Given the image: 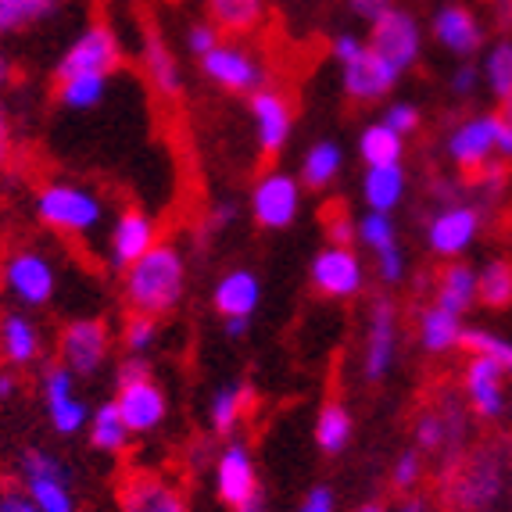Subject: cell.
<instances>
[{
	"label": "cell",
	"mask_w": 512,
	"mask_h": 512,
	"mask_svg": "<svg viewBox=\"0 0 512 512\" xmlns=\"http://www.w3.org/2000/svg\"><path fill=\"white\" fill-rule=\"evenodd\" d=\"M183 287H187V262L172 244H154L144 258L129 265L126 280H122L129 308L154 319L180 305Z\"/></svg>",
	"instance_id": "6da1fadb"
},
{
	"label": "cell",
	"mask_w": 512,
	"mask_h": 512,
	"mask_svg": "<svg viewBox=\"0 0 512 512\" xmlns=\"http://www.w3.org/2000/svg\"><path fill=\"white\" fill-rule=\"evenodd\" d=\"M36 219L61 237H86L104 222V201L79 183H43L36 190Z\"/></svg>",
	"instance_id": "7a4b0ae2"
},
{
	"label": "cell",
	"mask_w": 512,
	"mask_h": 512,
	"mask_svg": "<svg viewBox=\"0 0 512 512\" xmlns=\"http://www.w3.org/2000/svg\"><path fill=\"white\" fill-rule=\"evenodd\" d=\"M0 291L22 308H43L58 291V269L43 251L11 248L0 255Z\"/></svg>",
	"instance_id": "3957f363"
},
{
	"label": "cell",
	"mask_w": 512,
	"mask_h": 512,
	"mask_svg": "<svg viewBox=\"0 0 512 512\" xmlns=\"http://www.w3.org/2000/svg\"><path fill=\"white\" fill-rule=\"evenodd\" d=\"M18 487L40 512H76V495L65 462L43 448H26L18 459Z\"/></svg>",
	"instance_id": "277c9868"
},
{
	"label": "cell",
	"mask_w": 512,
	"mask_h": 512,
	"mask_svg": "<svg viewBox=\"0 0 512 512\" xmlns=\"http://www.w3.org/2000/svg\"><path fill=\"white\" fill-rule=\"evenodd\" d=\"M119 61H122L119 36L111 33L104 22H94V26H86L83 33L72 40L69 51L61 54L54 76L58 79H65V76H111V72L119 69Z\"/></svg>",
	"instance_id": "5b68a950"
},
{
	"label": "cell",
	"mask_w": 512,
	"mask_h": 512,
	"mask_svg": "<svg viewBox=\"0 0 512 512\" xmlns=\"http://www.w3.org/2000/svg\"><path fill=\"white\" fill-rule=\"evenodd\" d=\"M40 398H43V409H47V419H51V427L58 430L61 437H76L79 430H86V423H90V405L79 398L76 376L61 366V362L43 366Z\"/></svg>",
	"instance_id": "8992f818"
},
{
	"label": "cell",
	"mask_w": 512,
	"mask_h": 512,
	"mask_svg": "<svg viewBox=\"0 0 512 512\" xmlns=\"http://www.w3.org/2000/svg\"><path fill=\"white\" fill-rule=\"evenodd\" d=\"M111 355V330L101 319H72L58 337V362L72 376H94Z\"/></svg>",
	"instance_id": "52a82bcc"
},
{
	"label": "cell",
	"mask_w": 512,
	"mask_h": 512,
	"mask_svg": "<svg viewBox=\"0 0 512 512\" xmlns=\"http://www.w3.org/2000/svg\"><path fill=\"white\" fill-rule=\"evenodd\" d=\"M373 33H369V51H376L384 61H391L394 69L405 72L416 65L419 51H423V29H419V22L409 15L405 8H387L384 15L376 18Z\"/></svg>",
	"instance_id": "ba28073f"
},
{
	"label": "cell",
	"mask_w": 512,
	"mask_h": 512,
	"mask_svg": "<svg viewBox=\"0 0 512 512\" xmlns=\"http://www.w3.org/2000/svg\"><path fill=\"white\" fill-rule=\"evenodd\" d=\"M301 212V180L291 172H265L251 190V215L262 230H287Z\"/></svg>",
	"instance_id": "9c48e42d"
},
{
	"label": "cell",
	"mask_w": 512,
	"mask_h": 512,
	"mask_svg": "<svg viewBox=\"0 0 512 512\" xmlns=\"http://www.w3.org/2000/svg\"><path fill=\"white\" fill-rule=\"evenodd\" d=\"M201 69L215 86L230 90V94H255L265 86V69L258 65V58L240 47V43H219L201 58Z\"/></svg>",
	"instance_id": "30bf717a"
},
{
	"label": "cell",
	"mask_w": 512,
	"mask_h": 512,
	"mask_svg": "<svg viewBox=\"0 0 512 512\" xmlns=\"http://www.w3.org/2000/svg\"><path fill=\"white\" fill-rule=\"evenodd\" d=\"M312 283L326 298H355L366 283V265L351 244H326L312 258Z\"/></svg>",
	"instance_id": "8fae6325"
},
{
	"label": "cell",
	"mask_w": 512,
	"mask_h": 512,
	"mask_svg": "<svg viewBox=\"0 0 512 512\" xmlns=\"http://www.w3.org/2000/svg\"><path fill=\"white\" fill-rule=\"evenodd\" d=\"M341 79H344V94L351 97V101H380V97H387L398 86V79H402V72L394 69L391 61H384L376 51H369V43L362 47L355 58L341 61Z\"/></svg>",
	"instance_id": "7c38bea8"
},
{
	"label": "cell",
	"mask_w": 512,
	"mask_h": 512,
	"mask_svg": "<svg viewBox=\"0 0 512 512\" xmlns=\"http://www.w3.org/2000/svg\"><path fill=\"white\" fill-rule=\"evenodd\" d=\"M394 355H398V308L391 298H376L366 330V359H362V373L369 384L391 373Z\"/></svg>",
	"instance_id": "4fadbf2b"
},
{
	"label": "cell",
	"mask_w": 512,
	"mask_h": 512,
	"mask_svg": "<svg viewBox=\"0 0 512 512\" xmlns=\"http://www.w3.org/2000/svg\"><path fill=\"white\" fill-rule=\"evenodd\" d=\"M115 409L126 419L129 434H151V430L162 427L165 412H169V398L151 376H140V380H126V384H115Z\"/></svg>",
	"instance_id": "5bb4252c"
},
{
	"label": "cell",
	"mask_w": 512,
	"mask_h": 512,
	"mask_svg": "<svg viewBox=\"0 0 512 512\" xmlns=\"http://www.w3.org/2000/svg\"><path fill=\"white\" fill-rule=\"evenodd\" d=\"M477 233H480V212L473 205H462V201H455V205L441 208V212L430 219L427 244H430V251H434V255L459 258V255H466V251L473 248Z\"/></svg>",
	"instance_id": "9a60e30c"
},
{
	"label": "cell",
	"mask_w": 512,
	"mask_h": 512,
	"mask_svg": "<svg viewBox=\"0 0 512 512\" xmlns=\"http://www.w3.org/2000/svg\"><path fill=\"white\" fill-rule=\"evenodd\" d=\"M215 491H219V498L230 505V509L251 502L255 495H262V491H258L255 459H251V448L244 441H233L222 448L219 462H215Z\"/></svg>",
	"instance_id": "2e32d148"
},
{
	"label": "cell",
	"mask_w": 512,
	"mask_h": 512,
	"mask_svg": "<svg viewBox=\"0 0 512 512\" xmlns=\"http://www.w3.org/2000/svg\"><path fill=\"white\" fill-rule=\"evenodd\" d=\"M495 133H498V115H473V119L459 122L448 133V158L462 172L487 169V162L495 158Z\"/></svg>",
	"instance_id": "e0dca14e"
},
{
	"label": "cell",
	"mask_w": 512,
	"mask_h": 512,
	"mask_svg": "<svg viewBox=\"0 0 512 512\" xmlns=\"http://www.w3.org/2000/svg\"><path fill=\"white\" fill-rule=\"evenodd\" d=\"M251 119H255V140L262 154H280L294 133V111L287 97L276 90H255L251 94Z\"/></svg>",
	"instance_id": "ac0fdd59"
},
{
	"label": "cell",
	"mask_w": 512,
	"mask_h": 512,
	"mask_svg": "<svg viewBox=\"0 0 512 512\" xmlns=\"http://www.w3.org/2000/svg\"><path fill=\"white\" fill-rule=\"evenodd\" d=\"M158 244V226L147 212H137V208H126V212L115 219L111 226V237H108V258L115 269L126 273L129 265L144 258L147 251Z\"/></svg>",
	"instance_id": "d6986e66"
},
{
	"label": "cell",
	"mask_w": 512,
	"mask_h": 512,
	"mask_svg": "<svg viewBox=\"0 0 512 512\" xmlns=\"http://www.w3.org/2000/svg\"><path fill=\"white\" fill-rule=\"evenodd\" d=\"M434 36L444 51L459 54L462 61H470L484 47V26L462 4H444V8L434 11Z\"/></svg>",
	"instance_id": "ffe728a7"
},
{
	"label": "cell",
	"mask_w": 512,
	"mask_h": 512,
	"mask_svg": "<svg viewBox=\"0 0 512 512\" xmlns=\"http://www.w3.org/2000/svg\"><path fill=\"white\" fill-rule=\"evenodd\" d=\"M122 512H187V498L176 484L154 473H137L122 484Z\"/></svg>",
	"instance_id": "44dd1931"
},
{
	"label": "cell",
	"mask_w": 512,
	"mask_h": 512,
	"mask_svg": "<svg viewBox=\"0 0 512 512\" xmlns=\"http://www.w3.org/2000/svg\"><path fill=\"white\" fill-rule=\"evenodd\" d=\"M43 333L33 316L26 312H4L0 316V359L8 369H26L40 362Z\"/></svg>",
	"instance_id": "7402d4cb"
},
{
	"label": "cell",
	"mask_w": 512,
	"mask_h": 512,
	"mask_svg": "<svg viewBox=\"0 0 512 512\" xmlns=\"http://www.w3.org/2000/svg\"><path fill=\"white\" fill-rule=\"evenodd\" d=\"M466 394H470V405L477 409V416L495 419L505 412V369L498 362L484 359V355H473L470 366H466Z\"/></svg>",
	"instance_id": "603a6c76"
},
{
	"label": "cell",
	"mask_w": 512,
	"mask_h": 512,
	"mask_svg": "<svg viewBox=\"0 0 512 512\" xmlns=\"http://www.w3.org/2000/svg\"><path fill=\"white\" fill-rule=\"evenodd\" d=\"M212 301L222 319H237V316L251 319L258 301H262V283H258V276L251 269H230V273L215 283Z\"/></svg>",
	"instance_id": "cb8c5ba5"
},
{
	"label": "cell",
	"mask_w": 512,
	"mask_h": 512,
	"mask_svg": "<svg viewBox=\"0 0 512 512\" xmlns=\"http://www.w3.org/2000/svg\"><path fill=\"white\" fill-rule=\"evenodd\" d=\"M405 187H409V176H405V165H373L362 176V201H366L369 212H387L402 205Z\"/></svg>",
	"instance_id": "d4e9b609"
},
{
	"label": "cell",
	"mask_w": 512,
	"mask_h": 512,
	"mask_svg": "<svg viewBox=\"0 0 512 512\" xmlns=\"http://www.w3.org/2000/svg\"><path fill=\"white\" fill-rule=\"evenodd\" d=\"M466 430V419H462L459 405L444 402L437 409L423 412L416 423V444L419 452H444L448 444H455Z\"/></svg>",
	"instance_id": "484cf974"
},
{
	"label": "cell",
	"mask_w": 512,
	"mask_h": 512,
	"mask_svg": "<svg viewBox=\"0 0 512 512\" xmlns=\"http://www.w3.org/2000/svg\"><path fill=\"white\" fill-rule=\"evenodd\" d=\"M144 72L162 97H176L183 90V69L176 54L165 47L158 33H144Z\"/></svg>",
	"instance_id": "4316f807"
},
{
	"label": "cell",
	"mask_w": 512,
	"mask_h": 512,
	"mask_svg": "<svg viewBox=\"0 0 512 512\" xmlns=\"http://www.w3.org/2000/svg\"><path fill=\"white\" fill-rule=\"evenodd\" d=\"M477 301V269L466 262H452L437 280V308L466 316Z\"/></svg>",
	"instance_id": "83f0119b"
},
{
	"label": "cell",
	"mask_w": 512,
	"mask_h": 512,
	"mask_svg": "<svg viewBox=\"0 0 512 512\" xmlns=\"http://www.w3.org/2000/svg\"><path fill=\"white\" fill-rule=\"evenodd\" d=\"M344 169V151L333 140H319V144L308 147V154L301 158V172L298 180L308 190H323L330 187Z\"/></svg>",
	"instance_id": "f1b7e54d"
},
{
	"label": "cell",
	"mask_w": 512,
	"mask_h": 512,
	"mask_svg": "<svg viewBox=\"0 0 512 512\" xmlns=\"http://www.w3.org/2000/svg\"><path fill=\"white\" fill-rule=\"evenodd\" d=\"M90 444H94L97 452H108V455H122L129 448V427L126 419L119 416V409H115V402L101 405V409L90 412Z\"/></svg>",
	"instance_id": "f546056e"
},
{
	"label": "cell",
	"mask_w": 512,
	"mask_h": 512,
	"mask_svg": "<svg viewBox=\"0 0 512 512\" xmlns=\"http://www.w3.org/2000/svg\"><path fill=\"white\" fill-rule=\"evenodd\" d=\"M359 154L362 162H366V169H373V165H398L405 154V137L394 133L391 126H384V122H373V126L362 129Z\"/></svg>",
	"instance_id": "4dcf8cb0"
},
{
	"label": "cell",
	"mask_w": 512,
	"mask_h": 512,
	"mask_svg": "<svg viewBox=\"0 0 512 512\" xmlns=\"http://www.w3.org/2000/svg\"><path fill=\"white\" fill-rule=\"evenodd\" d=\"M462 341V316L455 312H444V308H427L423 319H419V344L434 355L441 351H452Z\"/></svg>",
	"instance_id": "1f68e13d"
},
{
	"label": "cell",
	"mask_w": 512,
	"mask_h": 512,
	"mask_svg": "<svg viewBox=\"0 0 512 512\" xmlns=\"http://www.w3.org/2000/svg\"><path fill=\"white\" fill-rule=\"evenodd\" d=\"M208 15L215 29L251 33L265 15V0H208Z\"/></svg>",
	"instance_id": "d6a6232c"
},
{
	"label": "cell",
	"mask_w": 512,
	"mask_h": 512,
	"mask_svg": "<svg viewBox=\"0 0 512 512\" xmlns=\"http://www.w3.org/2000/svg\"><path fill=\"white\" fill-rule=\"evenodd\" d=\"M498 484H502V477H498L495 462L491 459L473 462L470 470L459 477V502L466 505V509H480V505L498 495Z\"/></svg>",
	"instance_id": "836d02e7"
},
{
	"label": "cell",
	"mask_w": 512,
	"mask_h": 512,
	"mask_svg": "<svg viewBox=\"0 0 512 512\" xmlns=\"http://www.w3.org/2000/svg\"><path fill=\"white\" fill-rule=\"evenodd\" d=\"M251 398H255V394H251V387H244V384H230V387H222V391H215L212 409H208V419H212L215 434H230V430H237L240 416L248 412Z\"/></svg>",
	"instance_id": "e575fe53"
},
{
	"label": "cell",
	"mask_w": 512,
	"mask_h": 512,
	"mask_svg": "<svg viewBox=\"0 0 512 512\" xmlns=\"http://www.w3.org/2000/svg\"><path fill=\"white\" fill-rule=\"evenodd\" d=\"M351 441V412L341 402H330L316 416V444L326 455L344 452Z\"/></svg>",
	"instance_id": "d590c367"
},
{
	"label": "cell",
	"mask_w": 512,
	"mask_h": 512,
	"mask_svg": "<svg viewBox=\"0 0 512 512\" xmlns=\"http://www.w3.org/2000/svg\"><path fill=\"white\" fill-rule=\"evenodd\" d=\"M477 301L487 308L512 305V262L495 258L477 273Z\"/></svg>",
	"instance_id": "8d00e7d4"
},
{
	"label": "cell",
	"mask_w": 512,
	"mask_h": 512,
	"mask_svg": "<svg viewBox=\"0 0 512 512\" xmlns=\"http://www.w3.org/2000/svg\"><path fill=\"white\" fill-rule=\"evenodd\" d=\"M108 94V76H65L58 79V101L69 111H90Z\"/></svg>",
	"instance_id": "74e56055"
},
{
	"label": "cell",
	"mask_w": 512,
	"mask_h": 512,
	"mask_svg": "<svg viewBox=\"0 0 512 512\" xmlns=\"http://www.w3.org/2000/svg\"><path fill=\"white\" fill-rule=\"evenodd\" d=\"M480 79L491 86V94H495L498 101L512 94V40H498L495 47L487 51Z\"/></svg>",
	"instance_id": "f35d334b"
},
{
	"label": "cell",
	"mask_w": 512,
	"mask_h": 512,
	"mask_svg": "<svg viewBox=\"0 0 512 512\" xmlns=\"http://www.w3.org/2000/svg\"><path fill=\"white\" fill-rule=\"evenodd\" d=\"M355 237L362 240V248H369L373 255L387 248H398V230H394V219L387 212H366L355 222Z\"/></svg>",
	"instance_id": "ab89813d"
},
{
	"label": "cell",
	"mask_w": 512,
	"mask_h": 512,
	"mask_svg": "<svg viewBox=\"0 0 512 512\" xmlns=\"http://www.w3.org/2000/svg\"><path fill=\"white\" fill-rule=\"evenodd\" d=\"M462 348H470L473 355H484V359L498 362L505 373H512V341L498 337L491 330H462Z\"/></svg>",
	"instance_id": "60d3db41"
},
{
	"label": "cell",
	"mask_w": 512,
	"mask_h": 512,
	"mask_svg": "<svg viewBox=\"0 0 512 512\" xmlns=\"http://www.w3.org/2000/svg\"><path fill=\"white\" fill-rule=\"evenodd\" d=\"M158 344V319L144 316V312H133L122 326V348L129 355H147V351Z\"/></svg>",
	"instance_id": "b9f144b4"
},
{
	"label": "cell",
	"mask_w": 512,
	"mask_h": 512,
	"mask_svg": "<svg viewBox=\"0 0 512 512\" xmlns=\"http://www.w3.org/2000/svg\"><path fill=\"white\" fill-rule=\"evenodd\" d=\"M384 126H391L394 133H402V137H412L419 129V108L416 104H409V101H398V104H391V108L384 111Z\"/></svg>",
	"instance_id": "7bdbcfd3"
},
{
	"label": "cell",
	"mask_w": 512,
	"mask_h": 512,
	"mask_svg": "<svg viewBox=\"0 0 512 512\" xmlns=\"http://www.w3.org/2000/svg\"><path fill=\"white\" fill-rule=\"evenodd\" d=\"M219 29L212 26V22H194V26L187 29V51L194 54L197 61L205 58L212 47H219Z\"/></svg>",
	"instance_id": "ee69618b"
},
{
	"label": "cell",
	"mask_w": 512,
	"mask_h": 512,
	"mask_svg": "<svg viewBox=\"0 0 512 512\" xmlns=\"http://www.w3.org/2000/svg\"><path fill=\"white\" fill-rule=\"evenodd\" d=\"M419 477H423V459H419V452H405L402 459L394 462V473H391V484L394 487L409 491V487L419 484Z\"/></svg>",
	"instance_id": "f6af8a7d"
},
{
	"label": "cell",
	"mask_w": 512,
	"mask_h": 512,
	"mask_svg": "<svg viewBox=\"0 0 512 512\" xmlns=\"http://www.w3.org/2000/svg\"><path fill=\"white\" fill-rule=\"evenodd\" d=\"M376 273H380V280L387 283V287H394V283L405 280V255L402 248H387L376 255Z\"/></svg>",
	"instance_id": "bcb514c9"
},
{
	"label": "cell",
	"mask_w": 512,
	"mask_h": 512,
	"mask_svg": "<svg viewBox=\"0 0 512 512\" xmlns=\"http://www.w3.org/2000/svg\"><path fill=\"white\" fill-rule=\"evenodd\" d=\"M0 512H40V509L29 502V495L22 487H4L0 491Z\"/></svg>",
	"instance_id": "7dc6e473"
},
{
	"label": "cell",
	"mask_w": 512,
	"mask_h": 512,
	"mask_svg": "<svg viewBox=\"0 0 512 512\" xmlns=\"http://www.w3.org/2000/svg\"><path fill=\"white\" fill-rule=\"evenodd\" d=\"M477 83H480V69L473 65V61H462L459 69H455V76H452V90H455V94H473V90H477Z\"/></svg>",
	"instance_id": "c3c4849f"
},
{
	"label": "cell",
	"mask_w": 512,
	"mask_h": 512,
	"mask_svg": "<svg viewBox=\"0 0 512 512\" xmlns=\"http://www.w3.org/2000/svg\"><path fill=\"white\" fill-rule=\"evenodd\" d=\"M337 505H333V495L330 487H312L305 495V502L298 505V512H333Z\"/></svg>",
	"instance_id": "681fc988"
},
{
	"label": "cell",
	"mask_w": 512,
	"mask_h": 512,
	"mask_svg": "<svg viewBox=\"0 0 512 512\" xmlns=\"http://www.w3.org/2000/svg\"><path fill=\"white\" fill-rule=\"evenodd\" d=\"M348 4H351V11L362 18V22H369V26H373L376 18L391 8V0H348Z\"/></svg>",
	"instance_id": "f907efd6"
},
{
	"label": "cell",
	"mask_w": 512,
	"mask_h": 512,
	"mask_svg": "<svg viewBox=\"0 0 512 512\" xmlns=\"http://www.w3.org/2000/svg\"><path fill=\"white\" fill-rule=\"evenodd\" d=\"M11 147H15V137H11V119L4 104H0V169L11 162Z\"/></svg>",
	"instance_id": "816d5d0a"
},
{
	"label": "cell",
	"mask_w": 512,
	"mask_h": 512,
	"mask_svg": "<svg viewBox=\"0 0 512 512\" xmlns=\"http://www.w3.org/2000/svg\"><path fill=\"white\" fill-rule=\"evenodd\" d=\"M495 158L512 162V129L502 119H498V133H495Z\"/></svg>",
	"instance_id": "f5cc1de1"
},
{
	"label": "cell",
	"mask_w": 512,
	"mask_h": 512,
	"mask_svg": "<svg viewBox=\"0 0 512 512\" xmlns=\"http://www.w3.org/2000/svg\"><path fill=\"white\" fill-rule=\"evenodd\" d=\"M22 391V384H18V373L15 369H0V405L11 402L15 394Z\"/></svg>",
	"instance_id": "db71d44e"
},
{
	"label": "cell",
	"mask_w": 512,
	"mask_h": 512,
	"mask_svg": "<svg viewBox=\"0 0 512 512\" xmlns=\"http://www.w3.org/2000/svg\"><path fill=\"white\" fill-rule=\"evenodd\" d=\"M233 215H237V208L233 205H215V212L208 215V230H222V226H226V222H233Z\"/></svg>",
	"instance_id": "11a10c76"
},
{
	"label": "cell",
	"mask_w": 512,
	"mask_h": 512,
	"mask_svg": "<svg viewBox=\"0 0 512 512\" xmlns=\"http://www.w3.org/2000/svg\"><path fill=\"white\" fill-rule=\"evenodd\" d=\"M248 330H251V319H244V316L226 319V333H230V337H244Z\"/></svg>",
	"instance_id": "9f6ffc18"
},
{
	"label": "cell",
	"mask_w": 512,
	"mask_h": 512,
	"mask_svg": "<svg viewBox=\"0 0 512 512\" xmlns=\"http://www.w3.org/2000/svg\"><path fill=\"white\" fill-rule=\"evenodd\" d=\"M495 8H498V22L512 26V0H495Z\"/></svg>",
	"instance_id": "6f0895ef"
},
{
	"label": "cell",
	"mask_w": 512,
	"mask_h": 512,
	"mask_svg": "<svg viewBox=\"0 0 512 512\" xmlns=\"http://www.w3.org/2000/svg\"><path fill=\"white\" fill-rule=\"evenodd\" d=\"M233 512H269V509H265V502H262V495H255V498H251V502H244V505H237V509H233Z\"/></svg>",
	"instance_id": "680465c9"
},
{
	"label": "cell",
	"mask_w": 512,
	"mask_h": 512,
	"mask_svg": "<svg viewBox=\"0 0 512 512\" xmlns=\"http://www.w3.org/2000/svg\"><path fill=\"white\" fill-rule=\"evenodd\" d=\"M398 512H427V502H423V498H405Z\"/></svg>",
	"instance_id": "91938a15"
},
{
	"label": "cell",
	"mask_w": 512,
	"mask_h": 512,
	"mask_svg": "<svg viewBox=\"0 0 512 512\" xmlns=\"http://www.w3.org/2000/svg\"><path fill=\"white\" fill-rule=\"evenodd\" d=\"M498 119H502L505 126L512 129V94H509V97H502V111H498Z\"/></svg>",
	"instance_id": "94428289"
},
{
	"label": "cell",
	"mask_w": 512,
	"mask_h": 512,
	"mask_svg": "<svg viewBox=\"0 0 512 512\" xmlns=\"http://www.w3.org/2000/svg\"><path fill=\"white\" fill-rule=\"evenodd\" d=\"M11 83V65H8V58H0V90Z\"/></svg>",
	"instance_id": "6125c7cd"
},
{
	"label": "cell",
	"mask_w": 512,
	"mask_h": 512,
	"mask_svg": "<svg viewBox=\"0 0 512 512\" xmlns=\"http://www.w3.org/2000/svg\"><path fill=\"white\" fill-rule=\"evenodd\" d=\"M355 512H387V509H384L380 502H366V505H359Z\"/></svg>",
	"instance_id": "be15d7a7"
},
{
	"label": "cell",
	"mask_w": 512,
	"mask_h": 512,
	"mask_svg": "<svg viewBox=\"0 0 512 512\" xmlns=\"http://www.w3.org/2000/svg\"><path fill=\"white\" fill-rule=\"evenodd\" d=\"M40 4H47V8H54V4H58V0H40Z\"/></svg>",
	"instance_id": "e7e4bbea"
}]
</instances>
